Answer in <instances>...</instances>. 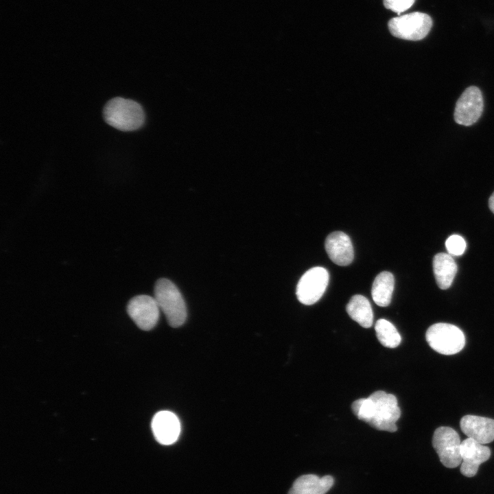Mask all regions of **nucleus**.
Here are the masks:
<instances>
[{
	"instance_id": "nucleus-1",
	"label": "nucleus",
	"mask_w": 494,
	"mask_h": 494,
	"mask_svg": "<svg viewBox=\"0 0 494 494\" xmlns=\"http://www.w3.org/2000/svg\"><path fill=\"white\" fill-rule=\"evenodd\" d=\"M353 414L372 427L395 432L397 430L396 422L401 416L396 397L384 391L378 390L368 398L355 400L351 405Z\"/></svg>"
},
{
	"instance_id": "nucleus-2",
	"label": "nucleus",
	"mask_w": 494,
	"mask_h": 494,
	"mask_svg": "<svg viewBox=\"0 0 494 494\" xmlns=\"http://www.w3.org/2000/svg\"><path fill=\"white\" fill-rule=\"evenodd\" d=\"M104 121L110 126L124 132L140 128L145 121V113L137 102L120 97L107 102L103 110Z\"/></svg>"
},
{
	"instance_id": "nucleus-3",
	"label": "nucleus",
	"mask_w": 494,
	"mask_h": 494,
	"mask_svg": "<svg viewBox=\"0 0 494 494\" xmlns=\"http://www.w3.org/2000/svg\"><path fill=\"white\" fill-rule=\"evenodd\" d=\"M154 298L172 327H178L185 321L187 308L178 287L170 280L158 279L154 286Z\"/></svg>"
},
{
	"instance_id": "nucleus-4",
	"label": "nucleus",
	"mask_w": 494,
	"mask_h": 494,
	"mask_svg": "<svg viewBox=\"0 0 494 494\" xmlns=\"http://www.w3.org/2000/svg\"><path fill=\"white\" fill-rule=\"evenodd\" d=\"M425 338L432 349L443 355L456 354L465 345V337L462 330L449 323L431 325L426 331Z\"/></svg>"
},
{
	"instance_id": "nucleus-5",
	"label": "nucleus",
	"mask_w": 494,
	"mask_h": 494,
	"mask_svg": "<svg viewBox=\"0 0 494 494\" xmlns=\"http://www.w3.org/2000/svg\"><path fill=\"white\" fill-rule=\"evenodd\" d=\"M432 26V18L419 12L399 16L388 22L389 30L394 36L414 41L424 38Z\"/></svg>"
},
{
	"instance_id": "nucleus-6",
	"label": "nucleus",
	"mask_w": 494,
	"mask_h": 494,
	"mask_svg": "<svg viewBox=\"0 0 494 494\" xmlns=\"http://www.w3.org/2000/svg\"><path fill=\"white\" fill-rule=\"evenodd\" d=\"M460 445L458 434L451 427L441 426L434 432L432 446L447 468L453 469L461 464Z\"/></svg>"
},
{
	"instance_id": "nucleus-7",
	"label": "nucleus",
	"mask_w": 494,
	"mask_h": 494,
	"mask_svg": "<svg viewBox=\"0 0 494 494\" xmlns=\"http://www.w3.org/2000/svg\"><path fill=\"white\" fill-rule=\"evenodd\" d=\"M328 271L322 267H314L308 270L300 279L296 294L300 303L311 305L323 295L329 283Z\"/></svg>"
},
{
	"instance_id": "nucleus-8",
	"label": "nucleus",
	"mask_w": 494,
	"mask_h": 494,
	"mask_svg": "<svg viewBox=\"0 0 494 494\" xmlns=\"http://www.w3.org/2000/svg\"><path fill=\"white\" fill-rule=\"evenodd\" d=\"M484 107L481 91L475 86H469L458 98L454 110V120L460 125L469 126L475 124L482 115Z\"/></svg>"
},
{
	"instance_id": "nucleus-9",
	"label": "nucleus",
	"mask_w": 494,
	"mask_h": 494,
	"mask_svg": "<svg viewBox=\"0 0 494 494\" xmlns=\"http://www.w3.org/2000/svg\"><path fill=\"white\" fill-rule=\"evenodd\" d=\"M160 308L154 297L138 295L132 298L127 305V311L134 323L142 330L152 329L157 324Z\"/></svg>"
},
{
	"instance_id": "nucleus-10",
	"label": "nucleus",
	"mask_w": 494,
	"mask_h": 494,
	"mask_svg": "<svg viewBox=\"0 0 494 494\" xmlns=\"http://www.w3.org/2000/svg\"><path fill=\"white\" fill-rule=\"evenodd\" d=\"M460 456V472L463 475L471 478L476 475L480 465L489 459L491 450L484 444L467 437L461 442Z\"/></svg>"
},
{
	"instance_id": "nucleus-11",
	"label": "nucleus",
	"mask_w": 494,
	"mask_h": 494,
	"mask_svg": "<svg viewBox=\"0 0 494 494\" xmlns=\"http://www.w3.org/2000/svg\"><path fill=\"white\" fill-rule=\"evenodd\" d=\"M151 425L156 440L162 445L173 444L180 435V421L172 412H157L152 419Z\"/></svg>"
},
{
	"instance_id": "nucleus-12",
	"label": "nucleus",
	"mask_w": 494,
	"mask_h": 494,
	"mask_svg": "<svg viewBox=\"0 0 494 494\" xmlns=\"http://www.w3.org/2000/svg\"><path fill=\"white\" fill-rule=\"evenodd\" d=\"M325 250L331 260L341 266L349 265L353 259L354 252L350 237L342 231L329 234L325 239Z\"/></svg>"
},
{
	"instance_id": "nucleus-13",
	"label": "nucleus",
	"mask_w": 494,
	"mask_h": 494,
	"mask_svg": "<svg viewBox=\"0 0 494 494\" xmlns=\"http://www.w3.org/2000/svg\"><path fill=\"white\" fill-rule=\"evenodd\" d=\"M460 426L468 438L478 443L484 445L494 440V419L468 414L461 419Z\"/></svg>"
},
{
	"instance_id": "nucleus-14",
	"label": "nucleus",
	"mask_w": 494,
	"mask_h": 494,
	"mask_svg": "<svg viewBox=\"0 0 494 494\" xmlns=\"http://www.w3.org/2000/svg\"><path fill=\"white\" fill-rule=\"evenodd\" d=\"M333 482L331 475L320 478L315 474L303 475L294 482L287 494H325Z\"/></svg>"
},
{
	"instance_id": "nucleus-15",
	"label": "nucleus",
	"mask_w": 494,
	"mask_h": 494,
	"mask_svg": "<svg viewBox=\"0 0 494 494\" xmlns=\"http://www.w3.org/2000/svg\"><path fill=\"white\" fill-rule=\"evenodd\" d=\"M433 270L438 286L442 290L449 288L457 272V265L447 253L436 254L433 259Z\"/></svg>"
},
{
	"instance_id": "nucleus-16",
	"label": "nucleus",
	"mask_w": 494,
	"mask_h": 494,
	"mask_svg": "<svg viewBox=\"0 0 494 494\" xmlns=\"http://www.w3.org/2000/svg\"><path fill=\"white\" fill-rule=\"evenodd\" d=\"M349 316L364 328H369L373 322V312L368 300L364 296L357 294L349 300L346 307Z\"/></svg>"
},
{
	"instance_id": "nucleus-17",
	"label": "nucleus",
	"mask_w": 494,
	"mask_h": 494,
	"mask_svg": "<svg viewBox=\"0 0 494 494\" xmlns=\"http://www.w3.org/2000/svg\"><path fill=\"white\" fill-rule=\"evenodd\" d=\"M395 279L392 273L381 272L375 277L371 290L374 302L380 307L388 306L392 298Z\"/></svg>"
},
{
	"instance_id": "nucleus-18",
	"label": "nucleus",
	"mask_w": 494,
	"mask_h": 494,
	"mask_svg": "<svg viewBox=\"0 0 494 494\" xmlns=\"http://www.w3.org/2000/svg\"><path fill=\"white\" fill-rule=\"evenodd\" d=\"M377 338L385 347L395 348L399 345L401 337L396 327L386 319H379L375 325Z\"/></svg>"
},
{
	"instance_id": "nucleus-19",
	"label": "nucleus",
	"mask_w": 494,
	"mask_h": 494,
	"mask_svg": "<svg viewBox=\"0 0 494 494\" xmlns=\"http://www.w3.org/2000/svg\"><path fill=\"white\" fill-rule=\"evenodd\" d=\"M445 246L449 254L456 256L462 255L466 249L464 239L458 235L449 236L445 242Z\"/></svg>"
},
{
	"instance_id": "nucleus-20",
	"label": "nucleus",
	"mask_w": 494,
	"mask_h": 494,
	"mask_svg": "<svg viewBox=\"0 0 494 494\" xmlns=\"http://www.w3.org/2000/svg\"><path fill=\"white\" fill-rule=\"evenodd\" d=\"M415 0H384V6L399 15L401 12L408 10L414 3Z\"/></svg>"
},
{
	"instance_id": "nucleus-21",
	"label": "nucleus",
	"mask_w": 494,
	"mask_h": 494,
	"mask_svg": "<svg viewBox=\"0 0 494 494\" xmlns=\"http://www.w3.org/2000/svg\"><path fill=\"white\" fill-rule=\"evenodd\" d=\"M489 206L491 211L494 213V192L490 196L489 200Z\"/></svg>"
}]
</instances>
